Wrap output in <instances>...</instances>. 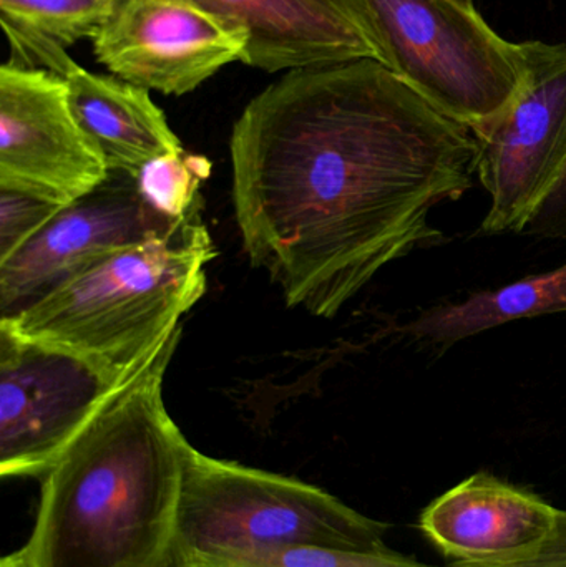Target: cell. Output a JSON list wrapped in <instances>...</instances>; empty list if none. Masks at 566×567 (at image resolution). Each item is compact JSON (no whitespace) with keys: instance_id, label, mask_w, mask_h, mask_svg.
Here are the masks:
<instances>
[{"instance_id":"6da1fadb","label":"cell","mask_w":566,"mask_h":567,"mask_svg":"<svg viewBox=\"0 0 566 567\" xmlns=\"http://www.w3.org/2000/svg\"><path fill=\"white\" fill-rule=\"evenodd\" d=\"M243 248L289 307L335 317L385 266L438 246L442 203L474 185L478 142L375 60L291 70L229 140Z\"/></svg>"},{"instance_id":"7a4b0ae2","label":"cell","mask_w":566,"mask_h":567,"mask_svg":"<svg viewBox=\"0 0 566 567\" xmlns=\"http://www.w3.org/2000/svg\"><path fill=\"white\" fill-rule=\"evenodd\" d=\"M182 329L42 476L29 567H169L188 440L163 400Z\"/></svg>"},{"instance_id":"3957f363","label":"cell","mask_w":566,"mask_h":567,"mask_svg":"<svg viewBox=\"0 0 566 567\" xmlns=\"http://www.w3.org/2000/svg\"><path fill=\"white\" fill-rule=\"evenodd\" d=\"M215 256L198 209L169 235L102 259L0 323L27 339L138 370L205 296V269Z\"/></svg>"},{"instance_id":"277c9868","label":"cell","mask_w":566,"mask_h":567,"mask_svg":"<svg viewBox=\"0 0 566 567\" xmlns=\"http://www.w3.org/2000/svg\"><path fill=\"white\" fill-rule=\"evenodd\" d=\"M391 526L291 476L189 450L175 563L199 565L296 546L379 551Z\"/></svg>"},{"instance_id":"5b68a950","label":"cell","mask_w":566,"mask_h":567,"mask_svg":"<svg viewBox=\"0 0 566 567\" xmlns=\"http://www.w3.org/2000/svg\"><path fill=\"white\" fill-rule=\"evenodd\" d=\"M381 63L475 136L507 112L525 75L522 43L457 0H366Z\"/></svg>"},{"instance_id":"8992f818","label":"cell","mask_w":566,"mask_h":567,"mask_svg":"<svg viewBox=\"0 0 566 567\" xmlns=\"http://www.w3.org/2000/svg\"><path fill=\"white\" fill-rule=\"evenodd\" d=\"M142 369H119L0 323V476L42 478Z\"/></svg>"},{"instance_id":"52a82bcc","label":"cell","mask_w":566,"mask_h":567,"mask_svg":"<svg viewBox=\"0 0 566 567\" xmlns=\"http://www.w3.org/2000/svg\"><path fill=\"white\" fill-rule=\"evenodd\" d=\"M525 75L507 112L477 136V178L491 195L485 235L522 233L566 159V43H522Z\"/></svg>"},{"instance_id":"ba28073f","label":"cell","mask_w":566,"mask_h":567,"mask_svg":"<svg viewBox=\"0 0 566 567\" xmlns=\"http://www.w3.org/2000/svg\"><path fill=\"white\" fill-rule=\"evenodd\" d=\"M185 219L172 221L150 208L140 195L135 173L109 169L102 185L69 203L19 251L0 262L2 317L16 316L122 249L169 235Z\"/></svg>"},{"instance_id":"9c48e42d","label":"cell","mask_w":566,"mask_h":567,"mask_svg":"<svg viewBox=\"0 0 566 567\" xmlns=\"http://www.w3.org/2000/svg\"><path fill=\"white\" fill-rule=\"evenodd\" d=\"M245 52V33L195 0H122L93 39L96 60L113 76L173 96L243 62Z\"/></svg>"},{"instance_id":"30bf717a","label":"cell","mask_w":566,"mask_h":567,"mask_svg":"<svg viewBox=\"0 0 566 567\" xmlns=\"http://www.w3.org/2000/svg\"><path fill=\"white\" fill-rule=\"evenodd\" d=\"M109 175L72 109L65 80L47 70L0 69V179L25 183L65 202Z\"/></svg>"},{"instance_id":"8fae6325","label":"cell","mask_w":566,"mask_h":567,"mask_svg":"<svg viewBox=\"0 0 566 567\" xmlns=\"http://www.w3.org/2000/svg\"><path fill=\"white\" fill-rule=\"evenodd\" d=\"M246 35L243 63L263 72L375 60L366 0H195Z\"/></svg>"},{"instance_id":"7c38bea8","label":"cell","mask_w":566,"mask_h":567,"mask_svg":"<svg viewBox=\"0 0 566 567\" xmlns=\"http://www.w3.org/2000/svg\"><path fill=\"white\" fill-rule=\"evenodd\" d=\"M558 512L528 489L475 473L435 498L419 529L454 567H504L544 545Z\"/></svg>"},{"instance_id":"4fadbf2b","label":"cell","mask_w":566,"mask_h":567,"mask_svg":"<svg viewBox=\"0 0 566 567\" xmlns=\"http://www.w3.org/2000/svg\"><path fill=\"white\" fill-rule=\"evenodd\" d=\"M63 80L73 116L106 168L136 173L152 159L185 152L148 90L76 63Z\"/></svg>"},{"instance_id":"5bb4252c","label":"cell","mask_w":566,"mask_h":567,"mask_svg":"<svg viewBox=\"0 0 566 567\" xmlns=\"http://www.w3.org/2000/svg\"><path fill=\"white\" fill-rule=\"evenodd\" d=\"M566 312V265L501 289L474 293L464 302L435 307L412 323V336L429 342H459L512 320Z\"/></svg>"},{"instance_id":"9a60e30c","label":"cell","mask_w":566,"mask_h":567,"mask_svg":"<svg viewBox=\"0 0 566 567\" xmlns=\"http://www.w3.org/2000/svg\"><path fill=\"white\" fill-rule=\"evenodd\" d=\"M122 0H0L2 25L17 27L62 47L95 39Z\"/></svg>"},{"instance_id":"2e32d148","label":"cell","mask_w":566,"mask_h":567,"mask_svg":"<svg viewBox=\"0 0 566 567\" xmlns=\"http://www.w3.org/2000/svg\"><path fill=\"white\" fill-rule=\"evenodd\" d=\"M212 173V163L205 156H159L143 165L136 175L140 195L158 215L182 221L202 208L199 186Z\"/></svg>"},{"instance_id":"e0dca14e","label":"cell","mask_w":566,"mask_h":567,"mask_svg":"<svg viewBox=\"0 0 566 567\" xmlns=\"http://www.w3.org/2000/svg\"><path fill=\"white\" fill-rule=\"evenodd\" d=\"M186 565V563H185ZM198 567H435L419 561L414 556L392 549L356 551L329 546H296L272 549L236 558L213 559L193 565Z\"/></svg>"},{"instance_id":"ac0fdd59","label":"cell","mask_w":566,"mask_h":567,"mask_svg":"<svg viewBox=\"0 0 566 567\" xmlns=\"http://www.w3.org/2000/svg\"><path fill=\"white\" fill-rule=\"evenodd\" d=\"M69 202L25 183L0 179V262L45 228Z\"/></svg>"},{"instance_id":"d6986e66","label":"cell","mask_w":566,"mask_h":567,"mask_svg":"<svg viewBox=\"0 0 566 567\" xmlns=\"http://www.w3.org/2000/svg\"><path fill=\"white\" fill-rule=\"evenodd\" d=\"M522 233L545 239H566V159Z\"/></svg>"},{"instance_id":"ffe728a7","label":"cell","mask_w":566,"mask_h":567,"mask_svg":"<svg viewBox=\"0 0 566 567\" xmlns=\"http://www.w3.org/2000/svg\"><path fill=\"white\" fill-rule=\"evenodd\" d=\"M504 567H566V509H560L544 545L522 561Z\"/></svg>"},{"instance_id":"44dd1931","label":"cell","mask_w":566,"mask_h":567,"mask_svg":"<svg viewBox=\"0 0 566 567\" xmlns=\"http://www.w3.org/2000/svg\"><path fill=\"white\" fill-rule=\"evenodd\" d=\"M0 567H29V565H27L25 556L22 555V551L17 549L12 555L3 556Z\"/></svg>"},{"instance_id":"7402d4cb","label":"cell","mask_w":566,"mask_h":567,"mask_svg":"<svg viewBox=\"0 0 566 567\" xmlns=\"http://www.w3.org/2000/svg\"><path fill=\"white\" fill-rule=\"evenodd\" d=\"M457 2L462 3V6H465V7H475L474 0H457Z\"/></svg>"},{"instance_id":"603a6c76","label":"cell","mask_w":566,"mask_h":567,"mask_svg":"<svg viewBox=\"0 0 566 567\" xmlns=\"http://www.w3.org/2000/svg\"><path fill=\"white\" fill-rule=\"evenodd\" d=\"M169 567H198V566L185 565V563H173V565Z\"/></svg>"}]
</instances>
